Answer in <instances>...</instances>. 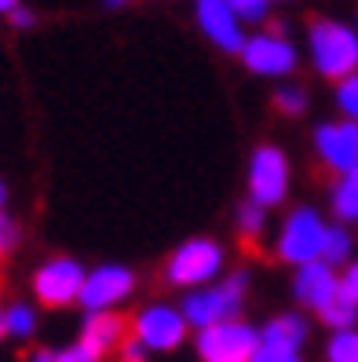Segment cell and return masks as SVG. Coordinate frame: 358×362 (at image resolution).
Wrapping results in <instances>:
<instances>
[{"label":"cell","instance_id":"33","mask_svg":"<svg viewBox=\"0 0 358 362\" xmlns=\"http://www.w3.org/2000/svg\"><path fill=\"white\" fill-rule=\"evenodd\" d=\"M0 212H8V187H4V180H0Z\"/></svg>","mask_w":358,"mask_h":362},{"label":"cell","instance_id":"25","mask_svg":"<svg viewBox=\"0 0 358 362\" xmlns=\"http://www.w3.org/2000/svg\"><path fill=\"white\" fill-rule=\"evenodd\" d=\"M18 242H23V227H18V220L11 216V212H0V260H8L11 252L18 249Z\"/></svg>","mask_w":358,"mask_h":362},{"label":"cell","instance_id":"29","mask_svg":"<svg viewBox=\"0 0 358 362\" xmlns=\"http://www.w3.org/2000/svg\"><path fill=\"white\" fill-rule=\"evenodd\" d=\"M117 362H150V351H146L139 340L129 333V337H124V344L117 348Z\"/></svg>","mask_w":358,"mask_h":362},{"label":"cell","instance_id":"23","mask_svg":"<svg viewBox=\"0 0 358 362\" xmlns=\"http://www.w3.org/2000/svg\"><path fill=\"white\" fill-rule=\"evenodd\" d=\"M333 103H336V114L358 124V74L344 77L340 84H333Z\"/></svg>","mask_w":358,"mask_h":362},{"label":"cell","instance_id":"27","mask_svg":"<svg viewBox=\"0 0 358 362\" xmlns=\"http://www.w3.org/2000/svg\"><path fill=\"white\" fill-rule=\"evenodd\" d=\"M340 296L358 308V257L347 267H340Z\"/></svg>","mask_w":358,"mask_h":362},{"label":"cell","instance_id":"14","mask_svg":"<svg viewBox=\"0 0 358 362\" xmlns=\"http://www.w3.org/2000/svg\"><path fill=\"white\" fill-rule=\"evenodd\" d=\"M307 340H311V318H307V311H297V308L270 315L260 326V344H270V348L304 351Z\"/></svg>","mask_w":358,"mask_h":362},{"label":"cell","instance_id":"35","mask_svg":"<svg viewBox=\"0 0 358 362\" xmlns=\"http://www.w3.org/2000/svg\"><path fill=\"white\" fill-rule=\"evenodd\" d=\"M8 340V333H4V304H0V344Z\"/></svg>","mask_w":358,"mask_h":362},{"label":"cell","instance_id":"36","mask_svg":"<svg viewBox=\"0 0 358 362\" xmlns=\"http://www.w3.org/2000/svg\"><path fill=\"white\" fill-rule=\"evenodd\" d=\"M275 4H292V0H275Z\"/></svg>","mask_w":358,"mask_h":362},{"label":"cell","instance_id":"24","mask_svg":"<svg viewBox=\"0 0 358 362\" xmlns=\"http://www.w3.org/2000/svg\"><path fill=\"white\" fill-rule=\"evenodd\" d=\"M230 8H234V15L241 18L245 26H260L270 18V8H275V0H227Z\"/></svg>","mask_w":358,"mask_h":362},{"label":"cell","instance_id":"9","mask_svg":"<svg viewBox=\"0 0 358 362\" xmlns=\"http://www.w3.org/2000/svg\"><path fill=\"white\" fill-rule=\"evenodd\" d=\"M84 279H88V267H84L77 257H48L33 271L30 279V289H33V300L40 308H52V311H62V308H73L80 300V289H84Z\"/></svg>","mask_w":358,"mask_h":362},{"label":"cell","instance_id":"20","mask_svg":"<svg viewBox=\"0 0 358 362\" xmlns=\"http://www.w3.org/2000/svg\"><path fill=\"white\" fill-rule=\"evenodd\" d=\"M270 103H275V110L282 117H304L307 106H311V95H307L304 84L285 81V84H278V88H275V99H270Z\"/></svg>","mask_w":358,"mask_h":362},{"label":"cell","instance_id":"16","mask_svg":"<svg viewBox=\"0 0 358 362\" xmlns=\"http://www.w3.org/2000/svg\"><path fill=\"white\" fill-rule=\"evenodd\" d=\"M326 205H329L333 223L358 227V168H351V173H344V176H333Z\"/></svg>","mask_w":358,"mask_h":362},{"label":"cell","instance_id":"13","mask_svg":"<svg viewBox=\"0 0 358 362\" xmlns=\"http://www.w3.org/2000/svg\"><path fill=\"white\" fill-rule=\"evenodd\" d=\"M289 293H292V304H297V311L318 315L326 304H333L336 296H340V271L329 267L326 260L304 264V267L292 271Z\"/></svg>","mask_w":358,"mask_h":362},{"label":"cell","instance_id":"21","mask_svg":"<svg viewBox=\"0 0 358 362\" xmlns=\"http://www.w3.org/2000/svg\"><path fill=\"white\" fill-rule=\"evenodd\" d=\"M318 322L329 329V333H344V329H358V308L347 304L344 296H336L333 304H326L318 311Z\"/></svg>","mask_w":358,"mask_h":362},{"label":"cell","instance_id":"31","mask_svg":"<svg viewBox=\"0 0 358 362\" xmlns=\"http://www.w3.org/2000/svg\"><path fill=\"white\" fill-rule=\"evenodd\" d=\"M26 362H59V348H37V351H30Z\"/></svg>","mask_w":358,"mask_h":362},{"label":"cell","instance_id":"6","mask_svg":"<svg viewBox=\"0 0 358 362\" xmlns=\"http://www.w3.org/2000/svg\"><path fill=\"white\" fill-rule=\"evenodd\" d=\"M129 333L150 355H172L194 337V329L186 326L179 304H168V300H150V304L136 308L129 315Z\"/></svg>","mask_w":358,"mask_h":362},{"label":"cell","instance_id":"19","mask_svg":"<svg viewBox=\"0 0 358 362\" xmlns=\"http://www.w3.org/2000/svg\"><path fill=\"white\" fill-rule=\"evenodd\" d=\"M40 329V315H37V304L30 300H11L4 304V333L11 340H18V344H26V340H33Z\"/></svg>","mask_w":358,"mask_h":362},{"label":"cell","instance_id":"18","mask_svg":"<svg viewBox=\"0 0 358 362\" xmlns=\"http://www.w3.org/2000/svg\"><path fill=\"white\" fill-rule=\"evenodd\" d=\"M354 257H358V234H354V227H344V223H333V220H329L322 260H326L329 267L340 271V267H347Z\"/></svg>","mask_w":358,"mask_h":362},{"label":"cell","instance_id":"8","mask_svg":"<svg viewBox=\"0 0 358 362\" xmlns=\"http://www.w3.org/2000/svg\"><path fill=\"white\" fill-rule=\"evenodd\" d=\"M191 348L198 362H252L260 348V326H252L249 318H227L220 326L198 329Z\"/></svg>","mask_w":358,"mask_h":362},{"label":"cell","instance_id":"3","mask_svg":"<svg viewBox=\"0 0 358 362\" xmlns=\"http://www.w3.org/2000/svg\"><path fill=\"white\" fill-rule=\"evenodd\" d=\"M326 234H329V216L318 205H292L282 216V223H278V234H275L270 252H275L278 264L297 271L304 264L322 260Z\"/></svg>","mask_w":358,"mask_h":362},{"label":"cell","instance_id":"15","mask_svg":"<svg viewBox=\"0 0 358 362\" xmlns=\"http://www.w3.org/2000/svg\"><path fill=\"white\" fill-rule=\"evenodd\" d=\"M124 337H129V318L121 311H95V315H84V322H80V340L88 348H95L102 358L117 355Z\"/></svg>","mask_w":358,"mask_h":362},{"label":"cell","instance_id":"22","mask_svg":"<svg viewBox=\"0 0 358 362\" xmlns=\"http://www.w3.org/2000/svg\"><path fill=\"white\" fill-rule=\"evenodd\" d=\"M326 362H358V329H344V333H329L326 348H322Z\"/></svg>","mask_w":358,"mask_h":362},{"label":"cell","instance_id":"10","mask_svg":"<svg viewBox=\"0 0 358 362\" xmlns=\"http://www.w3.org/2000/svg\"><path fill=\"white\" fill-rule=\"evenodd\" d=\"M311 151L329 176H344L358 168V124L347 117H329L311 129Z\"/></svg>","mask_w":358,"mask_h":362},{"label":"cell","instance_id":"2","mask_svg":"<svg viewBox=\"0 0 358 362\" xmlns=\"http://www.w3.org/2000/svg\"><path fill=\"white\" fill-rule=\"evenodd\" d=\"M307 62L329 84L358 74V30L344 18H311L307 26Z\"/></svg>","mask_w":358,"mask_h":362},{"label":"cell","instance_id":"17","mask_svg":"<svg viewBox=\"0 0 358 362\" xmlns=\"http://www.w3.org/2000/svg\"><path fill=\"white\" fill-rule=\"evenodd\" d=\"M234 234L245 249H260V242L270 234V212L252 202H241L234 212Z\"/></svg>","mask_w":358,"mask_h":362},{"label":"cell","instance_id":"1","mask_svg":"<svg viewBox=\"0 0 358 362\" xmlns=\"http://www.w3.org/2000/svg\"><path fill=\"white\" fill-rule=\"evenodd\" d=\"M223 274H227V245L220 238H208V234L183 238L161 264V282L179 293L213 286Z\"/></svg>","mask_w":358,"mask_h":362},{"label":"cell","instance_id":"28","mask_svg":"<svg viewBox=\"0 0 358 362\" xmlns=\"http://www.w3.org/2000/svg\"><path fill=\"white\" fill-rule=\"evenodd\" d=\"M252 362H304V351H285V348H270V344H260Z\"/></svg>","mask_w":358,"mask_h":362},{"label":"cell","instance_id":"34","mask_svg":"<svg viewBox=\"0 0 358 362\" xmlns=\"http://www.w3.org/2000/svg\"><path fill=\"white\" fill-rule=\"evenodd\" d=\"M102 4H107V8H129L132 0H102Z\"/></svg>","mask_w":358,"mask_h":362},{"label":"cell","instance_id":"5","mask_svg":"<svg viewBox=\"0 0 358 362\" xmlns=\"http://www.w3.org/2000/svg\"><path fill=\"white\" fill-rule=\"evenodd\" d=\"M289 194H292V161L285 154V146L278 143L252 146V154L245 161V202L275 212L289 202Z\"/></svg>","mask_w":358,"mask_h":362},{"label":"cell","instance_id":"4","mask_svg":"<svg viewBox=\"0 0 358 362\" xmlns=\"http://www.w3.org/2000/svg\"><path fill=\"white\" fill-rule=\"evenodd\" d=\"M245 296H249V271L238 267V271H227L223 279L213 282V286H201V289L183 293L179 311L186 318V326L198 333V329L227 322V318H241Z\"/></svg>","mask_w":358,"mask_h":362},{"label":"cell","instance_id":"7","mask_svg":"<svg viewBox=\"0 0 358 362\" xmlns=\"http://www.w3.org/2000/svg\"><path fill=\"white\" fill-rule=\"evenodd\" d=\"M241 66L252 77H267V81H289L300 66V48L289 40L285 26L275 23L270 30L249 33L245 48H241Z\"/></svg>","mask_w":358,"mask_h":362},{"label":"cell","instance_id":"26","mask_svg":"<svg viewBox=\"0 0 358 362\" xmlns=\"http://www.w3.org/2000/svg\"><path fill=\"white\" fill-rule=\"evenodd\" d=\"M59 362H102V355H99L95 348H88V344H84V340L77 337L73 344L59 348Z\"/></svg>","mask_w":358,"mask_h":362},{"label":"cell","instance_id":"32","mask_svg":"<svg viewBox=\"0 0 358 362\" xmlns=\"http://www.w3.org/2000/svg\"><path fill=\"white\" fill-rule=\"evenodd\" d=\"M18 4H23V0H0V15L8 18V15H11V11H15Z\"/></svg>","mask_w":358,"mask_h":362},{"label":"cell","instance_id":"12","mask_svg":"<svg viewBox=\"0 0 358 362\" xmlns=\"http://www.w3.org/2000/svg\"><path fill=\"white\" fill-rule=\"evenodd\" d=\"M194 23L216 52L241 55L249 33H245V23L234 15V8H230L227 0H194Z\"/></svg>","mask_w":358,"mask_h":362},{"label":"cell","instance_id":"30","mask_svg":"<svg viewBox=\"0 0 358 362\" xmlns=\"http://www.w3.org/2000/svg\"><path fill=\"white\" fill-rule=\"evenodd\" d=\"M8 23H11V30H33V26H37V11H33L30 4H18V8L8 15Z\"/></svg>","mask_w":358,"mask_h":362},{"label":"cell","instance_id":"11","mask_svg":"<svg viewBox=\"0 0 358 362\" xmlns=\"http://www.w3.org/2000/svg\"><path fill=\"white\" fill-rule=\"evenodd\" d=\"M139 279L129 264H99L88 271L80 289V308L84 315H95V311H121L124 300H132Z\"/></svg>","mask_w":358,"mask_h":362}]
</instances>
